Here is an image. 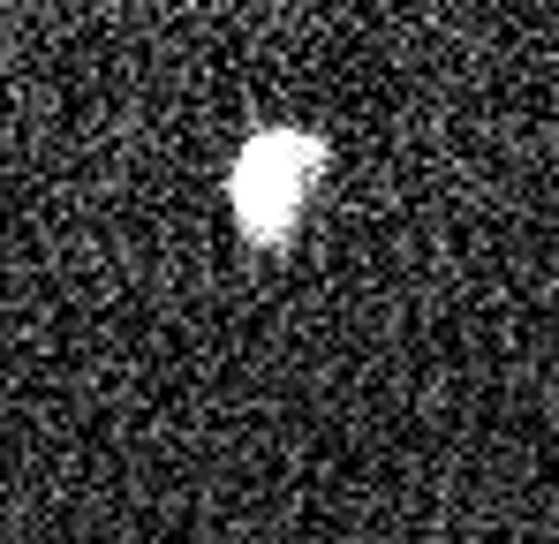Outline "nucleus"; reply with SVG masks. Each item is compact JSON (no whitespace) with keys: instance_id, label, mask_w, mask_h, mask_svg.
Instances as JSON below:
<instances>
[{"instance_id":"f257e3e1","label":"nucleus","mask_w":559,"mask_h":544,"mask_svg":"<svg viewBox=\"0 0 559 544\" xmlns=\"http://www.w3.org/2000/svg\"><path fill=\"white\" fill-rule=\"evenodd\" d=\"M310 175H318V144H310V137H258V144L242 152V167H235L242 227H250L258 243H280Z\"/></svg>"}]
</instances>
